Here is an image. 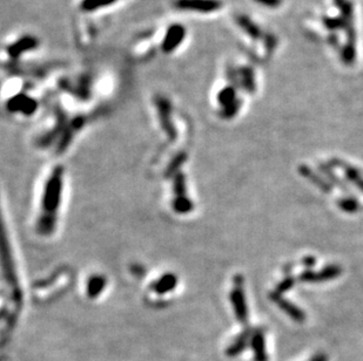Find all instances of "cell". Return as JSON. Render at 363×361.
Here are the masks:
<instances>
[{
    "label": "cell",
    "instance_id": "obj_1",
    "mask_svg": "<svg viewBox=\"0 0 363 361\" xmlns=\"http://www.w3.org/2000/svg\"><path fill=\"white\" fill-rule=\"evenodd\" d=\"M62 170L61 168L54 169L53 174L46 183L44 197H42V215L39 222L40 233L47 235L54 227V217L60 204L62 188Z\"/></svg>",
    "mask_w": 363,
    "mask_h": 361
},
{
    "label": "cell",
    "instance_id": "obj_2",
    "mask_svg": "<svg viewBox=\"0 0 363 361\" xmlns=\"http://www.w3.org/2000/svg\"><path fill=\"white\" fill-rule=\"evenodd\" d=\"M230 301H232L234 312H235L236 319L241 324H246L248 320V308L246 303V297L244 289H242V278H235V286H234L232 293H230Z\"/></svg>",
    "mask_w": 363,
    "mask_h": 361
},
{
    "label": "cell",
    "instance_id": "obj_3",
    "mask_svg": "<svg viewBox=\"0 0 363 361\" xmlns=\"http://www.w3.org/2000/svg\"><path fill=\"white\" fill-rule=\"evenodd\" d=\"M342 273L341 266L338 265H327L319 272H315L311 269L304 270L299 274V280L303 282H319L327 281L337 278Z\"/></svg>",
    "mask_w": 363,
    "mask_h": 361
},
{
    "label": "cell",
    "instance_id": "obj_4",
    "mask_svg": "<svg viewBox=\"0 0 363 361\" xmlns=\"http://www.w3.org/2000/svg\"><path fill=\"white\" fill-rule=\"evenodd\" d=\"M175 5L183 11L202 12L205 14L220 9V3L217 0H177Z\"/></svg>",
    "mask_w": 363,
    "mask_h": 361
},
{
    "label": "cell",
    "instance_id": "obj_5",
    "mask_svg": "<svg viewBox=\"0 0 363 361\" xmlns=\"http://www.w3.org/2000/svg\"><path fill=\"white\" fill-rule=\"evenodd\" d=\"M269 297H271L272 300L275 301L276 305H278L288 317H291L293 320L296 321V323H303V321L306 320V313H304L301 308L298 307L295 304L291 303L289 300L284 299L282 296L273 292L271 293V296Z\"/></svg>",
    "mask_w": 363,
    "mask_h": 361
},
{
    "label": "cell",
    "instance_id": "obj_6",
    "mask_svg": "<svg viewBox=\"0 0 363 361\" xmlns=\"http://www.w3.org/2000/svg\"><path fill=\"white\" fill-rule=\"evenodd\" d=\"M251 347L253 350L255 361H268L266 343H264V334L262 331L257 329V331L253 332L251 339Z\"/></svg>",
    "mask_w": 363,
    "mask_h": 361
},
{
    "label": "cell",
    "instance_id": "obj_7",
    "mask_svg": "<svg viewBox=\"0 0 363 361\" xmlns=\"http://www.w3.org/2000/svg\"><path fill=\"white\" fill-rule=\"evenodd\" d=\"M183 31L180 26H174L167 32L165 39H163V44H162V49L163 52L171 53L177 48V47L181 44L182 39H183Z\"/></svg>",
    "mask_w": 363,
    "mask_h": 361
},
{
    "label": "cell",
    "instance_id": "obj_8",
    "mask_svg": "<svg viewBox=\"0 0 363 361\" xmlns=\"http://www.w3.org/2000/svg\"><path fill=\"white\" fill-rule=\"evenodd\" d=\"M299 171H300V174H301L304 178L309 179L310 182L314 184V186H316L319 188V189H321L325 192H330L331 189H333V188H331L330 183L326 182V181L323 179L322 177H320V176L316 174V172L313 169H310V168L308 166H306V164H302V166H300L299 167Z\"/></svg>",
    "mask_w": 363,
    "mask_h": 361
},
{
    "label": "cell",
    "instance_id": "obj_9",
    "mask_svg": "<svg viewBox=\"0 0 363 361\" xmlns=\"http://www.w3.org/2000/svg\"><path fill=\"white\" fill-rule=\"evenodd\" d=\"M253 332L251 329H246L241 333V334L237 337V338L234 340V343L230 345L227 350V354L229 356H235L239 355L242 351H245V348L248 347V345L251 344Z\"/></svg>",
    "mask_w": 363,
    "mask_h": 361
},
{
    "label": "cell",
    "instance_id": "obj_10",
    "mask_svg": "<svg viewBox=\"0 0 363 361\" xmlns=\"http://www.w3.org/2000/svg\"><path fill=\"white\" fill-rule=\"evenodd\" d=\"M341 167L343 168V170H345V175L347 179L363 192V177L361 176V172L353 167L347 166V164H342Z\"/></svg>",
    "mask_w": 363,
    "mask_h": 361
},
{
    "label": "cell",
    "instance_id": "obj_11",
    "mask_svg": "<svg viewBox=\"0 0 363 361\" xmlns=\"http://www.w3.org/2000/svg\"><path fill=\"white\" fill-rule=\"evenodd\" d=\"M175 284H177V278L173 274H165V277H162L161 279L157 281V284L154 286V290L159 293L171 291L172 289H174Z\"/></svg>",
    "mask_w": 363,
    "mask_h": 361
},
{
    "label": "cell",
    "instance_id": "obj_12",
    "mask_svg": "<svg viewBox=\"0 0 363 361\" xmlns=\"http://www.w3.org/2000/svg\"><path fill=\"white\" fill-rule=\"evenodd\" d=\"M337 205L340 207V209H341L342 211H345V213L353 214V213H356L358 208H360V203H358L356 199L353 198V197H346V198L340 199V201L337 202Z\"/></svg>",
    "mask_w": 363,
    "mask_h": 361
},
{
    "label": "cell",
    "instance_id": "obj_13",
    "mask_svg": "<svg viewBox=\"0 0 363 361\" xmlns=\"http://www.w3.org/2000/svg\"><path fill=\"white\" fill-rule=\"evenodd\" d=\"M105 286V279L103 277H94L88 282V293L91 297H96Z\"/></svg>",
    "mask_w": 363,
    "mask_h": 361
},
{
    "label": "cell",
    "instance_id": "obj_14",
    "mask_svg": "<svg viewBox=\"0 0 363 361\" xmlns=\"http://www.w3.org/2000/svg\"><path fill=\"white\" fill-rule=\"evenodd\" d=\"M295 285V278L293 276H287L282 281L279 282V285L276 286L275 289V293L280 294V296H282L284 292H287L288 290L293 289V286Z\"/></svg>",
    "mask_w": 363,
    "mask_h": 361
},
{
    "label": "cell",
    "instance_id": "obj_15",
    "mask_svg": "<svg viewBox=\"0 0 363 361\" xmlns=\"http://www.w3.org/2000/svg\"><path fill=\"white\" fill-rule=\"evenodd\" d=\"M319 168H320V169H321L323 172H325V174L328 176V177L331 178V181H333V183H336L337 186H338L340 188H342L343 190H346V191L348 190V188H347V187L345 186V184H342L341 182H340V178H337L336 176H335V175L333 174V172H331V171L329 170V167L325 166V164H320Z\"/></svg>",
    "mask_w": 363,
    "mask_h": 361
},
{
    "label": "cell",
    "instance_id": "obj_16",
    "mask_svg": "<svg viewBox=\"0 0 363 361\" xmlns=\"http://www.w3.org/2000/svg\"><path fill=\"white\" fill-rule=\"evenodd\" d=\"M256 2L262 4V5H267V6H272V7L278 6L280 4V0H256Z\"/></svg>",
    "mask_w": 363,
    "mask_h": 361
},
{
    "label": "cell",
    "instance_id": "obj_17",
    "mask_svg": "<svg viewBox=\"0 0 363 361\" xmlns=\"http://www.w3.org/2000/svg\"><path fill=\"white\" fill-rule=\"evenodd\" d=\"M302 263H303L304 266H306L307 269H311L314 266V264H315V258L314 257H306L302 261Z\"/></svg>",
    "mask_w": 363,
    "mask_h": 361
},
{
    "label": "cell",
    "instance_id": "obj_18",
    "mask_svg": "<svg viewBox=\"0 0 363 361\" xmlns=\"http://www.w3.org/2000/svg\"><path fill=\"white\" fill-rule=\"evenodd\" d=\"M309 361H328V358L325 353H318Z\"/></svg>",
    "mask_w": 363,
    "mask_h": 361
}]
</instances>
